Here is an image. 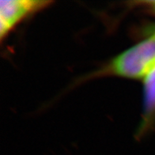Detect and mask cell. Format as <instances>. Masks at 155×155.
Returning a JSON list of instances; mask_svg holds the SVG:
<instances>
[{"mask_svg":"<svg viewBox=\"0 0 155 155\" xmlns=\"http://www.w3.org/2000/svg\"><path fill=\"white\" fill-rule=\"evenodd\" d=\"M154 64L155 36L150 34L112 59L103 72L125 78L143 79Z\"/></svg>","mask_w":155,"mask_h":155,"instance_id":"cell-1","label":"cell"},{"mask_svg":"<svg viewBox=\"0 0 155 155\" xmlns=\"http://www.w3.org/2000/svg\"><path fill=\"white\" fill-rule=\"evenodd\" d=\"M51 2L32 0H6L0 2V34L3 39L17 25L33 13Z\"/></svg>","mask_w":155,"mask_h":155,"instance_id":"cell-2","label":"cell"},{"mask_svg":"<svg viewBox=\"0 0 155 155\" xmlns=\"http://www.w3.org/2000/svg\"><path fill=\"white\" fill-rule=\"evenodd\" d=\"M143 81L144 120L142 128L146 129L155 120V64L147 72Z\"/></svg>","mask_w":155,"mask_h":155,"instance_id":"cell-3","label":"cell"},{"mask_svg":"<svg viewBox=\"0 0 155 155\" xmlns=\"http://www.w3.org/2000/svg\"><path fill=\"white\" fill-rule=\"evenodd\" d=\"M148 8L150 9L153 12L155 13V1H149V2H144Z\"/></svg>","mask_w":155,"mask_h":155,"instance_id":"cell-4","label":"cell"},{"mask_svg":"<svg viewBox=\"0 0 155 155\" xmlns=\"http://www.w3.org/2000/svg\"><path fill=\"white\" fill-rule=\"evenodd\" d=\"M150 34H151V35H153V36H155V28L153 29V31L151 32Z\"/></svg>","mask_w":155,"mask_h":155,"instance_id":"cell-5","label":"cell"}]
</instances>
